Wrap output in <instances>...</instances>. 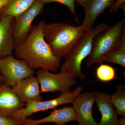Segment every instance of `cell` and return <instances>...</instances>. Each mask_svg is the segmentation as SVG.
Masks as SVG:
<instances>
[{"label":"cell","instance_id":"d4e9b609","mask_svg":"<svg viewBox=\"0 0 125 125\" xmlns=\"http://www.w3.org/2000/svg\"><path fill=\"white\" fill-rule=\"evenodd\" d=\"M79 3V4L83 7L88 0H75Z\"/></svg>","mask_w":125,"mask_h":125},{"label":"cell","instance_id":"d6986e66","mask_svg":"<svg viewBox=\"0 0 125 125\" xmlns=\"http://www.w3.org/2000/svg\"><path fill=\"white\" fill-rule=\"evenodd\" d=\"M103 62H112L125 67V46H120L113 51L106 57Z\"/></svg>","mask_w":125,"mask_h":125},{"label":"cell","instance_id":"7c38bea8","mask_svg":"<svg viewBox=\"0 0 125 125\" xmlns=\"http://www.w3.org/2000/svg\"><path fill=\"white\" fill-rule=\"evenodd\" d=\"M15 18L6 16L0 19V59L12 55L15 47L13 27Z\"/></svg>","mask_w":125,"mask_h":125},{"label":"cell","instance_id":"4fadbf2b","mask_svg":"<svg viewBox=\"0 0 125 125\" xmlns=\"http://www.w3.org/2000/svg\"><path fill=\"white\" fill-rule=\"evenodd\" d=\"M77 116L73 107H64L61 109H56L52 112L48 116L34 120L27 118L23 123V125H38L43 123H53L56 125H64L66 123L76 121Z\"/></svg>","mask_w":125,"mask_h":125},{"label":"cell","instance_id":"e0dca14e","mask_svg":"<svg viewBox=\"0 0 125 125\" xmlns=\"http://www.w3.org/2000/svg\"><path fill=\"white\" fill-rule=\"evenodd\" d=\"M116 89V92L110 96L111 102L115 107L117 115L125 116V85L118 84Z\"/></svg>","mask_w":125,"mask_h":125},{"label":"cell","instance_id":"603a6c76","mask_svg":"<svg viewBox=\"0 0 125 125\" xmlns=\"http://www.w3.org/2000/svg\"><path fill=\"white\" fill-rule=\"evenodd\" d=\"M10 0H0V10L7 4Z\"/></svg>","mask_w":125,"mask_h":125},{"label":"cell","instance_id":"44dd1931","mask_svg":"<svg viewBox=\"0 0 125 125\" xmlns=\"http://www.w3.org/2000/svg\"><path fill=\"white\" fill-rule=\"evenodd\" d=\"M0 125H23V123L16 120L11 117L0 115Z\"/></svg>","mask_w":125,"mask_h":125},{"label":"cell","instance_id":"ba28073f","mask_svg":"<svg viewBox=\"0 0 125 125\" xmlns=\"http://www.w3.org/2000/svg\"><path fill=\"white\" fill-rule=\"evenodd\" d=\"M44 4L36 0L30 8L15 18L13 34L15 46L22 42L29 35L35 18L42 12Z\"/></svg>","mask_w":125,"mask_h":125},{"label":"cell","instance_id":"277c9868","mask_svg":"<svg viewBox=\"0 0 125 125\" xmlns=\"http://www.w3.org/2000/svg\"><path fill=\"white\" fill-rule=\"evenodd\" d=\"M125 41V17L108 29L98 34L94 39L92 51L88 56L87 67L102 63L113 51Z\"/></svg>","mask_w":125,"mask_h":125},{"label":"cell","instance_id":"3957f363","mask_svg":"<svg viewBox=\"0 0 125 125\" xmlns=\"http://www.w3.org/2000/svg\"><path fill=\"white\" fill-rule=\"evenodd\" d=\"M110 27L106 23H103L92 30L85 32L65 57L64 62L60 66L61 71L66 72L72 77L83 80L85 75L82 70L83 61L91 52L95 37Z\"/></svg>","mask_w":125,"mask_h":125},{"label":"cell","instance_id":"7402d4cb","mask_svg":"<svg viewBox=\"0 0 125 125\" xmlns=\"http://www.w3.org/2000/svg\"><path fill=\"white\" fill-rule=\"evenodd\" d=\"M125 0H116L114 1L111 6L110 7L109 12L111 13H115L118 12L119 9L122 5L125 4Z\"/></svg>","mask_w":125,"mask_h":125},{"label":"cell","instance_id":"2e32d148","mask_svg":"<svg viewBox=\"0 0 125 125\" xmlns=\"http://www.w3.org/2000/svg\"><path fill=\"white\" fill-rule=\"evenodd\" d=\"M36 0H10L0 10V19L6 16L15 18L28 10Z\"/></svg>","mask_w":125,"mask_h":125},{"label":"cell","instance_id":"9a60e30c","mask_svg":"<svg viewBox=\"0 0 125 125\" xmlns=\"http://www.w3.org/2000/svg\"><path fill=\"white\" fill-rule=\"evenodd\" d=\"M114 0H88L83 7L85 16L81 25L85 32L92 30L95 21L99 16L110 7Z\"/></svg>","mask_w":125,"mask_h":125},{"label":"cell","instance_id":"8fae6325","mask_svg":"<svg viewBox=\"0 0 125 125\" xmlns=\"http://www.w3.org/2000/svg\"><path fill=\"white\" fill-rule=\"evenodd\" d=\"M25 104L5 83H0V115L11 117Z\"/></svg>","mask_w":125,"mask_h":125},{"label":"cell","instance_id":"52a82bcc","mask_svg":"<svg viewBox=\"0 0 125 125\" xmlns=\"http://www.w3.org/2000/svg\"><path fill=\"white\" fill-rule=\"evenodd\" d=\"M0 72L4 78L5 83L11 88L35 73L23 61L15 58L13 55L0 59Z\"/></svg>","mask_w":125,"mask_h":125},{"label":"cell","instance_id":"ac0fdd59","mask_svg":"<svg viewBox=\"0 0 125 125\" xmlns=\"http://www.w3.org/2000/svg\"><path fill=\"white\" fill-rule=\"evenodd\" d=\"M96 76L100 81L109 82L115 78V72L114 68L111 66L102 64L96 69Z\"/></svg>","mask_w":125,"mask_h":125},{"label":"cell","instance_id":"30bf717a","mask_svg":"<svg viewBox=\"0 0 125 125\" xmlns=\"http://www.w3.org/2000/svg\"><path fill=\"white\" fill-rule=\"evenodd\" d=\"M39 82L34 75L23 80L12 88L14 92L25 104L43 101Z\"/></svg>","mask_w":125,"mask_h":125},{"label":"cell","instance_id":"7a4b0ae2","mask_svg":"<svg viewBox=\"0 0 125 125\" xmlns=\"http://www.w3.org/2000/svg\"><path fill=\"white\" fill-rule=\"evenodd\" d=\"M85 32L81 25L76 27L63 22L45 23L43 30L45 40L60 60L68 55Z\"/></svg>","mask_w":125,"mask_h":125},{"label":"cell","instance_id":"8992f818","mask_svg":"<svg viewBox=\"0 0 125 125\" xmlns=\"http://www.w3.org/2000/svg\"><path fill=\"white\" fill-rule=\"evenodd\" d=\"M36 78L40 85L41 93L70 92L71 87L77 83L76 78L64 72L54 74L49 71L39 69Z\"/></svg>","mask_w":125,"mask_h":125},{"label":"cell","instance_id":"484cf974","mask_svg":"<svg viewBox=\"0 0 125 125\" xmlns=\"http://www.w3.org/2000/svg\"><path fill=\"white\" fill-rule=\"evenodd\" d=\"M5 83L4 77L1 74H0V83Z\"/></svg>","mask_w":125,"mask_h":125},{"label":"cell","instance_id":"6da1fadb","mask_svg":"<svg viewBox=\"0 0 125 125\" xmlns=\"http://www.w3.org/2000/svg\"><path fill=\"white\" fill-rule=\"evenodd\" d=\"M45 23L42 21L33 25L28 37L16 45L14 51L16 58L23 61L31 70L56 72L60 67L61 60L54 55L44 38Z\"/></svg>","mask_w":125,"mask_h":125},{"label":"cell","instance_id":"cb8c5ba5","mask_svg":"<svg viewBox=\"0 0 125 125\" xmlns=\"http://www.w3.org/2000/svg\"><path fill=\"white\" fill-rule=\"evenodd\" d=\"M118 125H125V116L121 117L118 120Z\"/></svg>","mask_w":125,"mask_h":125},{"label":"cell","instance_id":"5bb4252c","mask_svg":"<svg viewBox=\"0 0 125 125\" xmlns=\"http://www.w3.org/2000/svg\"><path fill=\"white\" fill-rule=\"evenodd\" d=\"M94 93L95 102L101 114V121L97 125H118V115L112 104L110 96L105 92L97 91Z\"/></svg>","mask_w":125,"mask_h":125},{"label":"cell","instance_id":"5b68a950","mask_svg":"<svg viewBox=\"0 0 125 125\" xmlns=\"http://www.w3.org/2000/svg\"><path fill=\"white\" fill-rule=\"evenodd\" d=\"M82 86H79L71 92L62 93L58 97L51 100L33 102L25 104V107L15 112L11 117L23 123L28 117L33 113L49 109H55L62 104L72 103L82 93Z\"/></svg>","mask_w":125,"mask_h":125},{"label":"cell","instance_id":"ffe728a7","mask_svg":"<svg viewBox=\"0 0 125 125\" xmlns=\"http://www.w3.org/2000/svg\"><path fill=\"white\" fill-rule=\"evenodd\" d=\"M43 4L51 2H57L66 6L69 9L72 13L73 14L76 22L79 23L75 10V0H38Z\"/></svg>","mask_w":125,"mask_h":125},{"label":"cell","instance_id":"9c48e42d","mask_svg":"<svg viewBox=\"0 0 125 125\" xmlns=\"http://www.w3.org/2000/svg\"><path fill=\"white\" fill-rule=\"evenodd\" d=\"M95 101L94 92H89L81 94L72 103L78 125H97L92 112Z\"/></svg>","mask_w":125,"mask_h":125}]
</instances>
